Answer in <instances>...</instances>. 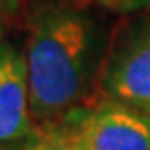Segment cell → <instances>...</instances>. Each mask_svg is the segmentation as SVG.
<instances>
[{
    "label": "cell",
    "instance_id": "obj_1",
    "mask_svg": "<svg viewBox=\"0 0 150 150\" xmlns=\"http://www.w3.org/2000/svg\"><path fill=\"white\" fill-rule=\"evenodd\" d=\"M22 25L35 125L59 123L98 100L109 37L94 2L33 0Z\"/></svg>",
    "mask_w": 150,
    "mask_h": 150
},
{
    "label": "cell",
    "instance_id": "obj_2",
    "mask_svg": "<svg viewBox=\"0 0 150 150\" xmlns=\"http://www.w3.org/2000/svg\"><path fill=\"white\" fill-rule=\"evenodd\" d=\"M98 98L150 115V8L133 14L109 37Z\"/></svg>",
    "mask_w": 150,
    "mask_h": 150
},
{
    "label": "cell",
    "instance_id": "obj_3",
    "mask_svg": "<svg viewBox=\"0 0 150 150\" xmlns=\"http://www.w3.org/2000/svg\"><path fill=\"white\" fill-rule=\"evenodd\" d=\"M82 150H150V115L98 98L59 121Z\"/></svg>",
    "mask_w": 150,
    "mask_h": 150
},
{
    "label": "cell",
    "instance_id": "obj_4",
    "mask_svg": "<svg viewBox=\"0 0 150 150\" xmlns=\"http://www.w3.org/2000/svg\"><path fill=\"white\" fill-rule=\"evenodd\" d=\"M23 49L0 43V148L23 144L33 133Z\"/></svg>",
    "mask_w": 150,
    "mask_h": 150
},
{
    "label": "cell",
    "instance_id": "obj_5",
    "mask_svg": "<svg viewBox=\"0 0 150 150\" xmlns=\"http://www.w3.org/2000/svg\"><path fill=\"white\" fill-rule=\"evenodd\" d=\"M22 150H82V148L61 123H45V125L33 127V133L22 144Z\"/></svg>",
    "mask_w": 150,
    "mask_h": 150
},
{
    "label": "cell",
    "instance_id": "obj_6",
    "mask_svg": "<svg viewBox=\"0 0 150 150\" xmlns=\"http://www.w3.org/2000/svg\"><path fill=\"white\" fill-rule=\"evenodd\" d=\"M31 2L33 0H0V43H4V37L16 23L23 22Z\"/></svg>",
    "mask_w": 150,
    "mask_h": 150
},
{
    "label": "cell",
    "instance_id": "obj_7",
    "mask_svg": "<svg viewBox=\"0 0 150 150\" xmlns=\"http://www.w3.org/2000/svg\"><path fill=\"white\" fill-rule=\"evenodd\" d=\"M100 10L111 12L117 16H133L150 8V0H90Z\"/></svg>",
    "mask_w": 150,
    "mask_h": 150
}]
</instances>
